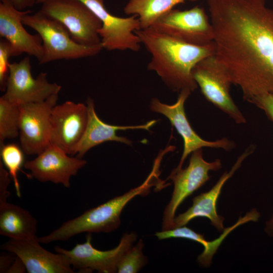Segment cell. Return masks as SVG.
<instances>
[{
  "instance_id": "1",
  "label": "cell",
  "mask_w": 273,
  "mask_h": 273,
  "mask_svg": "<svg viewBox=\"0 0 273 273\" xmlns=\"http://www.w3.org/2000/svg\"><path fill=\"white\" fill-rule=\"evenodd\" d=\"M217 59L250 102L273 94V9L265 0H206Z\"/></svg>"
},
{
  "instance_id": "2",
  "label": "cell",
  "mask_w": 273,
  "mask_h": 273,
  "mask_svg": "<svg viewBox=\"0 0 273 273\" xmlns=\"http://www.w3.org/2000/svg\"><path fill=\"white\" fill-rule=\"evenodd\" d=\"M135 33L151 54L148 69L156 73L170 89L179 93L197 88L193 69L202 59L215 54L213 41L202 46L191 44L151 27Z\"/></svg>"
},
{
  "instance_id": "3",
  "label": "cell",
  "mask_w": 273,
  "mask_h": 273,
  "mask_svg": "<svg viewBox=\"0 0 273 273\" xmlns=\"http://www.w3.org/2000/svg\"><path fill=\"white\" fill-rule=\"evenodd\" d=\"M159 165V162H155L151 172L140 186L64 222L50 234L38 238V241L43 244L66 241L82 233H109L116 230L120 225V215L125 206L134 197L147 195L158 182Z\"/></svg>"
},
{
  "instance_id": "4",
  "label": "cell",
  "mask_w": 273,
  "mask_h": 273,
  "mask_svg": "<svg viewBox=\"0 0 273 273\" xmlns=\"http://www.w3.org/2000/svg\"><path fill=\"white\" fill-rule=\"evenodd\" d=\"M22 22L24 25L36 31L41 38L43 56L40 64L59 60L92 57L103 49L102 43L85 46L77 43L63 24L48 17L40 10L33 14L25 15Z\"/></svg>"
},
{
  "instance_id": "5",
  "label": "cell",
  "mask_w": 273,
  "mask_h": 273,
  "mask_svg": "<svg viewBox=\"0 0 273 273\" xmlns=\"http://www.w3.org/2000/svg\"><path fill=\"white\" fill-rule=\"evenodd\" d=\"M192 75L207 101L227 114L237 124L246 122L231 97L232 82L229 74L215 54L199 61L193 69Z\"/></svg>"
},
{
  "instance_id": "6",
  "label": "cell",
  "mask_w": 273,
  "mask_h": 273,
  "mask_svg": "<svg viewBox=\"0 0 273 273\" xmlns=\"http://www.w3.org/2000/svg\"><path fill=\"white\" fill-rule=\"evenodd\" d=\"M39 10L48 17L63 24L71 37L85 46L101 43L98 31L102 23L98 17L79 0H46Z\"/></svg>"
},
{
  "instance_id": "7",
  "label": "cell",
  "mask_w": 273,
  "mask_h": 273,
  "mask_svg": "<svg viewBox=\"0 0 273 273\" xmlns=\"http://www.w3.org/2000/svg\"><path fill=\"white\" fill-rule=\"evenodd\" d=\"M221 167L219 159L211 162L205 161L203 150L200 149L191 153L189 164L186 168L172 171L167 179L172 181L174 189L170 201L164 211L162 231L174 228L175 214L178 206L210 179V171L218 170Z\"/></svg>"
},
{
  "instance_id": "8",
  "label": "cell",
  "mask_w": 273,
  "mask_h": 273,
  "mask_svg": "<svg viewBox=\"0 0 273 273\" xmlns=\"http://www.w3.org/2000/svg\"><path fill=\"white\" fill-rule=\"evenodd\" d=\"M151 28L191 44L202 46L213 41L210 20L204 9L198 6L184 11L173 9Z\"/></svg>"
},
{
  "instance_id": "9",
  "label": "cell",
  "mask_w": 273,
  "mask_h": 273,
  "mask_svg": "<svg viewBox=\"0 0 273 273\" xmlns=\"http://www.w3.org/2000/svg\"><path fill=\"white\" fill-rule=\"evenodd\" d=\"M61 89V85L48 81L46 72H40L33 78L30 59L26 56L18 62L10 64L5 93L2 97L12 103L21 105L43 101L58 94Z\"/></svg>"
},
{
  "instance_id": "10",
  "label": "cell",
  "mask_w": 273,
  "mask_h": 273,
  "mask_svg": "<svg viewBox=\"0 0 273 273\" xmlns=\"http://www.w3.org/2000/svg\"><path fill=\"white\" fill-rule=\"evenodd\" d=\"M46 0H37L41 4ZM100 20L102 26L98 33L103 49L108 51H139L141 40L135 31L141 29L136 16L119 17L106 9L104 0H79Z\"/></svg>"
},
{
  "instance_id": "11",
  "label": "cell",
  "mask_w": 273,
  "mask_h": 273,
  "mask_svg": "<svg viewBox=\"0 0 273 273\" xmlns=\"http://www.w3.org/2000/svg\"><path fill=\"white\" fill-rule=\"evenodd\" d=\"M136 238L137 235L134 232L125 234L115 248L102 251L93 246L91 234L88 233L85 242L77 244L71 250L57 246L54 249L57 253L65 255L72 268L78 269L79 272L95 270L101 273H114L117 272L121 258Z\"/></svg>"
},
{
  "instance_id": "12",
  "label": "cell",
  "mask_w": 273,
  "mask_h": 273,
  "mask_svg": "<svg viewBox=\"0 0 273 273\" xmlns=\"http://www.w3.org/2000/svg\"><path fill=\"white\" fill-rule=\"evenodd\" d=\"M191 93L188 89H182L179 93L177 101L172 105L164 104L156 98L152 99L150 105V108L152 111L160 113L168 119L183 139L184 150L179 163L174 168L175 169L182 168L188 156L203 147L222 149L230 151L236 147L234 142L228 138L208 141L203 139L194 131L187 119L184 107L185 102Z\"/></svg>"
},
{
  "instance_id": "13",
  "label": "cell",
  "mask_w": 273,
  "mask_h": 273,
  "mask_svg": "<svg viewBox=\"0 0 273 273\" xmlns=\"http://www.w3.org/2000/svg\"><path fill=\"white\" fill-rule=\"evenodd\" d=\"M58 94L46 100L19 105L21 147L27 155H38L50 144L51 114L57 105Z\"/></svg>"
},
{
  "instance_id": "14",
  "label": "cell",
  "mask_w": 273,
  "mask_h": 273,
  "mask_svg": "<svg viewBox=\"0 0 273 273\" xmlns=\"http://www.w3.org/2000/svg\"><path fill=\"white\" fill-rule=\"evenodd\" d=\"M87 121L84 104L68 101L55 105L50 117L51 144L72 155L84 133Z\"/></svg>"
},
{
  "instance_id": "15",
  "label": "cell",
  "mask_w": 273,
  "mask_h": 273,
  "mask_svg": "<svg viewBox=\"0 0 273 273\" xmlns=\"http://www.w3.org/2000/svg\"><path fill=\"white\" fill-rule=\"evenodd\" d=\"M87 162L72 157L59 148L50 144L34 159L24 163V167L30 171V176L40 182L60 184L70 186V180L76 175Z\"/></svg>"
},
{
  "instance_id": "16",
  "label": "cell",
  "mask_w": 273,
  "mask_h": 273,
  "mask_svg": "<svg viewBox=\"0 0 273 273\" xmlns=\"http://www.w3.org/2000/svg\"><path fill=\"white\" fill-rule=\"evenodd\" d=\"M40 244L37 237L26 240L10 239L2 245V249L18 257L28 273L74 272L65 255L49 251Z\"/></svg>"
},
{
  "instance_id": "17",
  "label": "cell",
  "mask_w": 273,
  "mask_h": 273,
  "mask_svg": "<svg viewBox=\"0 0 273 273\" xmlns=\"http://www.w3.org/2000/svg\"><path fill=\"white\" fill-rule=\"evenodd\" d=\"M255 149L254 145L249 146L238 158L237 161L229 171H225L215 185L208 192L200 194L193 200V205L186 212L175 217L174 228L186 225L192 219L197 217L208 218L211 224L219 232H222L224 218L219 215L216 211V203L222 188L226 181L241 166L244 160L251 155ZM173 228V229H174Z\"/></svg>"
},
{
  "instance_id": "18",
  "label": "cell",
  "mask_w": 273,
  "mask_h": 273,
  "mask_svg": "<svg viewBox=\"0 0 273 273\" xmlns=\"http://www.w3.org/2000/svg\"><path fill=\"white\" fill-rule=\"evenodd\" d=\"M31 13L29 10L19 11L4 0L0 2V36L13 46L16 56L22 53L35 57L39 62L43 56L42 42L38 34H31L23 26L22 19Z\"/></svg>"
},
{
  "instance_id": "19",
  "label": "cell",
  "mask_w": 273,
  "mask_h": 273,
  "mask_svg": "<svg viewBox=\"0 0 273 273\" xmlns=\"http://www.w3.org/2000/svg\"><path fill=\"white\" fill-rule=\"evenodd\" d=\"M88 121L84 133L80 141L74 148L72 155L82 159L85 154L92 148L108 141H114L131 145L132 142L126 138L116 134L117 130L145 129L149 130L157 120H151L146 124L133 126L110 125L103 122L98 116L95 110V104L91 98L86 100Z\"/></svg>"
},
{
  "instance_id": "20",
  "label": "cell",
  "mask_w": 273,
  "mask_h": 273,
  "mask_svg": "<svg viewBox=\"0 0 273 273\" xmlns=\"http://www.w3.org/2000/svg\"><path fill=\"white\" fill-rule=\"evenodd\" d=\"M255 219V214L251 211L247 212L243 217H240L238 221L233 225L224 229L222 234L217 239L208 241L204 238L203 235L197 233L187 226H183L169 230L157 232L155 236L158 240L169 238H183L197 242L204 247L202 253L198 257L197 261L203 267L210 265L213 255L226 237L238 226Z\"/></svg>"
},
{
  "instance_id": "21",
  "label": "cell",
  "mask_w": 273,
  "mask_h": 273,
  "mask_svg": "<svg viewBox=\"0 0 273 273\" xmlns=\"http://www.w3.org/2000/svg\"><path fill=\"white\" fill-rule=\"evenodd\" d=\"M37 221L27 210L17 205L0 204V234L13 240L36 237Z\"/></svg>"
},
{
  "instance_id": "22",
  "label": "cell",
  "mask_w": 273,
  "mask_h": 273,
  "mask_svg": "<svg viewBox=\"0 0 273 273\" xmlns=\"http://www.w3.org/2000/svg\"><path fill=\"white\" fill-rule=\"evenodd\" d=\"M186 1L129 0L124 8V12L127 15L136 16L141 29H147L151 27L158 19L172 10L175 6Z\"/></svg>"
},
{
  "instance_id": "23",
  "label": "cell",
  "mask_w": 273,
  "mask_h": 273,
  "mask_svg": "<svg viewBox=\"0 0 273 273\" xmlns=\"http://www.w3.org/2000/svg\"><path fill=\"white\" fill-rule=\"evenodd\" d=\"M20 110L19 105L0 98V145L8 139L19 135Z\"/></svg>"
},
{
  "instance_id": "24",
  "label": "cell",
  "mask_w": 273,
  "mask_h": 273,
  "mask_svg": "<svg viewBox=\"0 0 273 273\" xmlns=\"http://www.w3.org/2000/svg\"><path fill=\"white\" fill-rule=\"evenodd\" d=\"M0 146L2 162L8 170L9 173L13 180L17 195L20 197V187L17 174L25 163L24 151L15 144H4Z\"/></svg>"
},
{
  "instance_id": "25",
  "label": "cell",
  "mask_w": 273,
  "mask_h": 273,
  "mask_svg": "<svg viewBox=\"0 0 273 273\" xmlns=\"http://www.w3.org/2000/svg\"><path fill=\"white\" fill-rule=\"evenodd\" d=\"M144 246L142 239L134 246H131L121 258L117 272L136 273L144 266L147 263L148 260L143 253Z\"/></svg>"
},
{
  "instance_id": "26",
  "label": "cell",
  "mask_w": 273,
  "mask_h": 273,
  "mask_svg": "<svg viewBox=\"0 0 273 273\" xmlns=\"http://www.w3.org/2000/svg\"><path fill=\"white\" fill-rule=\"evenodd\" d=\"M16 56L12 45L4 38L0 40V89L5 92L9 73V58Z\"/></svg>"
},
{
  "instance_id": "27",
  "label": "cell",
  "mask_w": 273,
  "mask_h": 273,
  "mask_svg": "<svg viewBox=\"0 0 273 273\" xmlns=\"http://www.w3.org/2000/svg\"><path fill=\"white\" fill-rule=\"evenodd\" d=\"M250 103L261 109L273 122V94L264 93L253 98Z\"/></svg>"
},
{
  "instance_id": "28",
  "label": "cell",
  "mask_w": 273,
  "mask_h": 273,
  "mask_svg": "<svg viewBox=\"0 0 273 273\" xmlns=\"http://www.w3.org/2000/svg\"><path fill=\"white\" fill-rule=\"evenodd\" d=\"M11 176L9 172L3 166L2 161H0V204L7 202L10 196L8 191V186L11 181Z\"/></svg>"
},
{
  "instance_id": "29",
  "label": "cell",
  "mask_w": 273,
  "mask_h": 273,
  "mask_svg": "<svg viewBox=\"0 0 273 273\" xmlns=\"http://www.w3.org/2000/svg\"><path fill=\"white\" fill-rule=\"evenodd\" d=\"M16 257V255L12 252H10V254L5 253L1 254L0 256V272H7Z\"/></svg>"
},
{
  "instance_id": "30",
  "label": "cell",
  "mask_w": 273,
  "mask_h": 273,
  "mask_svg": "<svg viewBox=\"0 0 273 273\" xmlns=\"http://www.w3.org/2000/svg\"><path fill=\"white\" fill-rule=\"evenodd\" d=\"M19 11H25L37 4V0H4Z\"/></svg>"
},
{
  "instance_id": "31",
  "label": "cell",
  "mask_w": 273,
  "mask_h": 273,
  "mask_svg": "<svg viewBox=\"0 0 273 273\" xmlns=\"http://www.w3.org/2000/svg\"><path fill=\"white\" fill-rule=\"evenodd\" d=\"M25 271H26V268L25 267V266L22 261L16 256V257L8 270L7 272H10V273H22V272H25Z\"/></svg>"
},
{
  "instance_id": "32",
  "label": "cell",
  "mask_w": 273,
  "mask_h": 273,
  "mask_svg": "<svg viewBox=\"0 0 273 273\" xmlns=\"http://www.w3.org/2000/svg\"><path fill=\"white\" fill-rule=\"evenodd\" d=\"M264 231L269 236L273 237V214L266 222Z\"/></svg>"
}]
</instances>
